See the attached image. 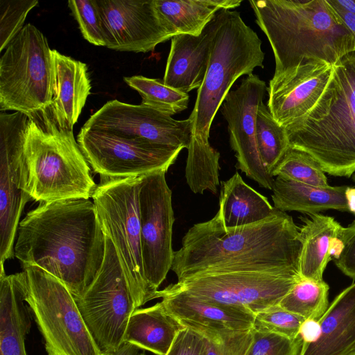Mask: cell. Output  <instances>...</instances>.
Returning <instances> with one entry per match:
<instances>
[{
    "label": "cell",
    "mask_w": 355,
    "mask_h": 355,
    "mask_svg": "<svg viewBox=\"0 0 355 355\" xmlns=\"http://www.w3.org/2000/svg\"><path fill=\"white\" fill-rule=\"evenodd\" d=\"M290 147L306 152L324 173H355V51L333 66L331 79L313 109L285 127Z\"/></svg>",
    "instance_id": "cell-4"
},
{
    "label": "cell",
    "mask_w": 355,
    "mask_h": 355,
    "mask_svg": "<svg viewBox=\"0 0 355 355\" xmlns=\"http://www.w3.org/2000/svg\"><path fill=\"white\" fill-rule=\"evenodd\" d=\"M23 269L15 274L16 282L42 336L47 355H105L65 285L39 267Z\"/></svg>",
    "instance_id": "cell-7"
},
{
    "label": "cell",
    "mask_w": 355,
    "mask_h": 355,
    "mask_svg": "<svg viewBox=\"0 0 355 355\" xmlns=\"http://www.w3.org/2000/svg\"><path fill=\"white\" fill-rule=\"evenodd\" d=\"M102 266L89 287L75 298L82 316L103 354L123 344L130 316L136 304L116 251L105 235Z\"/></svg>",
    "instance_id": "cell-10"
},
{
    "label": "cell",
    "mask_w": 355,
    "mask_h": 355,
    "mask_svg": "<svg viewBox=\"0 0 355 355\" xmlns=\"http://www.w3.org/2000/svg\"><path fill=\"white\" fill-rule=\"evenodd\" d=\"M161 298L166 311L183 327L243 331L252 329L254 314L234 306L200 300L187 292L166 286L158 290L153 300Z\"/></svg>",
    "instance_id": "cell-20"
},
{
    "label": "cell",
    "mask_w": 355,
    "mask_h": 355,
    "mask_svg": "<svg viewBox=\"0 0 355 355\" xmlns=\"http://www.w3.org/2000/svg\"><path fill=\"white\" fill-rule=\"evenodd\" d=\"M123 80L141 96V103L170 116L188 107V94L166 85L163 80L143 76L124 77Z\"/></svg>",
    "instance_id": "cell-32"
},
{
    "label": "cell",
    "mask_w": 355,
    "mask_h": 355,
    "mask_svg": "<svg viewBox=\"0 0 355 355\" xmlns=\"http://www.w3.org/2000/svg\"><path fill=\"white\" fill-rule=\"evenodd\" d=\"M166 173L157 171L141 176L139 192L144 273L154 295L171 270L175 254L172 191Z\"/></svg>",
    "instance_id": "cell-13"
},
{
    "label": "cell",
    "mask_w": 355,
    "mask_h": 355,
    "mask_svg": "<svg viewBox=\"0 0 355 355\" xmlns=\"http://www.w3.org/2000/svg\"><path fill=\"white\" fill-rule=\"evenodd\" d=\"M348 355H355V351L352 352V353L349 354Z\"/></svg>",
    "instance_id": "cell-47"
},
{
    "label": "cell",
    "mask_w": 355,
    "mask_h": 355,
    "mask_svg": "<svg viewBox=\"0 0 355 355\" xmlns=\"http://www.w3.org/2000/svg\"><path fill=\"white\" fill-rule=\"evenodd\" d=\"M53 96L51 106L60 122L73 128L90 94L85 63L52 50Z\"/></svg>",
    "instance_id": "cell-23"
},
{
    "label": "cell",
    "mask_w": 355,
    "mask_h": 355,
    "mask_svg": "<svg viewBox=\"0 0 355 355\" xmlns=\"http://www.w3.org/2000/svg\"><path fill=\"white\" fill-rule=\"evenodd\" d=\"M352 10L355 12V0L352 2Z\"/></svg>",
    "instance_id": "cell-45"
},
{
    "label": "cell",
    "mask_w": 355,
    "mask_h": 355,
    "mask_svg": "<svg viewBox=\"0 0 355 355\" xmlns=\"http://www.w3.org/2000/svg\"><path fill=\"white\" fill-rule=\"evenodd\" d=\"M203 340L205 355H245L252 340V329L223 330Z\"/></svg>",
    "instance_id": "cell-38"
},
{
    "label": "cell",
    "mask_w": 355,
    "mask_h": 355,
    "mask_svg": "<svg viewBox=\"0 0 355 355\" xmlns=\"http://www.w3.org/2000/svg\"><path fill=\"white\" fill-rule=\"evenodd\" d=\"M318 322V338L303 343L300 355H348L355 351V282L336 296Z\"/></svg>",
    "instance_id": "cell-21"
},
{
    "label": "cell",
    "mask_w": 355,
    "mask_h": 355,
    "mask_svg": "<svg viewBox=\"0 0 355 355\" xmlns=\"http://www.w3.org/2000/svg\"><path fill=\"white\" fill-rule=\"evenodd\" d=\"M265 81L252 73L226 95L221 113L227 123L230 144L235 153L236 168L267 189L272 190L274 178L266 168L256 140V117L266 96Z\"/></svg>",
    "instance_id": "cell-15"
},
{
    "label": "cell",
    "mask_w": 355,
    "mask_h": 355,
    "mask_svg": "<svg viewBox=\"0 0 355 355\" xmlns=\"http://www.w3.org/2000/svg\"><path fill=\"white\" fill-rule=\"evenodd\" d=\"M272 47L273 76L308 60L334 65L355 51V39L327 0H250Z\"/></svg>",
    "instance_id": "cell-3"
},
{
    "label": "cell",
    "mask_w": 355,
    "mask_h": 355,
    "mask_svg": "<svg viewBox=\"0 0 355 355\" xmlns=\"http://www.w3.org/2000/svg\"><path fill=\"white\" fill-rule=\"evenodd\" d=\"M166 355H205L203 338L187 329H182L178 334Z\"/></svg>",
    "instance_id": "cell-40"
},
{
    "label": "cell",
    "mask_w": 355,
    "mask_h": 355,
    "mask_svg": "<svg viewBox=\"0 0 355 355\" xmlns=\"http://www.w3.org/2000/svg\"><path fill=\"white\" fill-rule=\"evenodd\" d=\"M184 327L160 302L135 309L130 316L123 343L134 345L156 355H166Z\"/></svg>",
    "instance_id": "cell-25"
},
{
    "label": "cell",
    "mask_w": 355,
    "mask_h": 355,
    "mask_svg": "<svg viewBox=\"0 0 355 355\" xmlns=\"http://www.w3.org/2000/svg\"><path fill=\"white\" fill-rule=\"evenodd\" d=\"M333 66L308 60L273 76L267 90V107L274 119L286 127L310 112L324 92Z\"/></svg>",
    "instance_id": "cell-18"
},
{
    "label": "cell",
    "mask_w": 355,
    "mask_h": 355,
    "mask_svg": "<svg viewBox=\"0 0 355 355\" xmlns=\"http://www.w3.org/2000/svg\"><path fill=\"white\" fill-rule=\"evenodd\" d=\"M327 1L355 39V14L340 8L333 0Z\"/></svg>",
    "instance_id": "cell-42"
},
{
    "label": "cell",
    "mask_w": 355,
    "mask_h": 355,
    "mask_svg": "<svg viewBox=\"0 0 355 355\" xmlns=\"http://www.w3.org/2000/svg\"><path fill=\"white\" fill-rule=\"evenodd\" d=\"M141 355H146V354H144V353H142V354H141Z\"/></svg>",
    "instance_id": "cell-48"
},
{
    "label": "cell",
    "mask_w": 355,
    "mask_h": 355,
    "mask_svg": "<svg viewBox=\"0 0 355 355\" xmlns=\"http://www.w3.org/2000/svg\"><path fill=\"white\" fill-rule=\"evenodd\" d=\"M302 345L301 336L291 339L254 324L245 355H300Z\"/></svg>",
    "instance_id": "cell-34"
},
{
    "label": "cell",
    "mask_w": 355,
    "mask_h": 355,
    "mask_svg": "<svg viewBox=\"0 0 355 355\" xmlns=\"http://www.w3.org/2000/svg\"><path fill=\"white\" fill-rule=\"evenodd\" d=\"M241 3L240 0H153L157 15L171 37L198 36L219 11L236 8Z\"/></svg>",
    "instance_id": "cell-26"
},
{
    "label": "cell",
    "mask_w": 355,
    "mask_h": 355,
    "mask_svg": "<svg viewBox=\"0 0 355 355\" xmlns=\"http://www.w3.org/2000/svg\"><path fill=\"white\" fill-rule=\"evenodd\" d=\"M68 6L84 38L96 46H105L101 17L96 0H70Z\"/></svg>",
    "instance_id": "cell-36"
},
{
    "label": "cell",
    "mask_w": 355,
    "mask_h": 355,
    "mask_svg": "<svg viewBox=\"0 0 355 355\" xmlns=\"http://www.w3.org/2000/svg\"><path fill=\"white\" fill-rule=\"evenodd\" d=\"M302 248L299 227L284 211L277 209L266 220L236 227H225L217 211L186 232L171 270L178 282L239 272L300 279Z\"/></svg>",
    "instance_id": "cell-1"
},
{
    "label": "cell",
    "mask_w": 355,
    "mask_h": 355,
    "mask_svg": "<svg viewBox=\"0 0 355 355\" xmlns=\"http://www.w3.org/2000/svg\"><path fill=\"white\" fill-rule=\"evenodd\" d=\"M15 274L0 275V355H28L25 338L31 322Z\"/></svg>",
    "instance_id": "cell-28"
},
{
    "label": "cell",
    "mask_w": 355,
    "mask_h": 355,
    "mask_svg": "<svg viewBox=\"0 0 355 355\" xmlns=\"http://www.w3.org/2000/svg\"><path fill=\"white\" fill-rule=\"evenodd\" d=\"M186 182L194 193L216 194L219 185L220 153L200 138L193 136L187 148Z\"/></svg>",
    "instance_id": "cell-29"
},
{
    "label": "cell",
    "mask_w": 355,
    "mask_h": 355,
    "mask_svg": "<svg viewBox=\"0 0 355 355\" xmlns=\"http://www.w3.org/2000/svg\"><path fill=\"white\" fill-rule=\"evenodd\" d=\"M329 286L323 282L299 279L279 306L305 320L319 321L328 306Z\"/></svg>",
    "instance_id": "cell-30"
},
{
    "label": "cell",
    "mask_w": 355,
    "mask_h": 355,
    "mask_svg": "<svg viewBox=\"0 0 355 355\" xmlns=\"http://www.w3.org/2000/svg\"><path fill=\"white\" fill-rule=\"evenodd\" d=\"M254 325L291 339L300 336V327L305 320L302 317L286 311L278 305L254 314Z\"/></svg>",
    "instance_id": "cell-37"
},
{
    "label": "cell",
    "mask_w": 355,
    "mask_h": 355,
    "mask_svg": "<svg viewBox=\"0 0 355 355\" xmlns=\"http://www.w3.org/2000/svg\"><path fill=\"white\" fill-rule=\"evenodd\" d=\"M320 334V323L317 320H305L301 325L300 334L303 343L314 342Z\"/></svg>",
    "instance_id": "cell-41"
},
{
    "label": "cell",
    "mask_w": 355,
    "mask_h": 355,
    "mask_svg": "<svg viewBox=\"0 0 355 355\" xmlns=\"http://www.w3.org/2000/svg\"><path fill=\"white\" fill-rule=\"evenodd\" d=\"M83 127L187 149L193 137L192 124L189 119L176 120L143 104L133 105L118 100L107 101Z\"/></svg>",
    "instance_id": "cell-16"
},
{
    "label": "cell",
    "mask_w": 355,
    "mask_h": 355,
    "mask_svg": "<svg viewBox=\"0 0 355 355\" xmlns=\"http://www.w3.org/2000/svg\"><path fill=\"white\" fill-rule=\"evenodd\" d=\"M28 116L24 154L26 191L31 200L92 198L97 184L73 127L58 120L51 105Z\"/></svg>",
    "instance_id": "cell-5"
},
{
    "label": "cell",
    "mask_w": 355,
    "mask_h": 355,
    "mask_svg": "<svg viewBox=\"0 0 355 355\" xmlns=\"http://www.w3.org/2000/svg\"><path fill=\"white\" fill-rule=\"evenodd\" d=\"M267 272H239L177 282L168 288L200 300L247 309L254 314L278 305L300 279Z\"/></svg>",
    "instance_id": "cell-14"
},
{
    "label": "cell",
    "mask_w": 355,
    "mask_h": 355,
    "mask_svg": "<svg viewBox=\"0 0 355 355\" xmlns=\"http://www.w3.org/2000/svg\"><path fill=\"white\" fill-rule=\"evenodd\" d=\"M220 12L205 77L188 118L193 136L206 143H209L215 115L233 83L243 75L252 74L256 67L263 68L265 58L261 40L240 13L231 10Z\"/></svg>",
    "instance_id": "cell-6"
},
{
    "label": "cell",
    "mask_w": 355,
    "mask_h": 355,
    "mask_svg": "<svg viewBox=\"0 0 355 355\" xmlns=\"http://www.w3.org/2000/svg\"><path fill=\"white\" fill-rule=\"evenodd\" d=\"M77 141L95 173L116 178L167 172L183 149L84 127L77 136Z\"/></svg>",
    "instance_id": "cell-12"
},
{
    "label": "cell",
    "mask_w": 355,
    "mask_h": 355,
    "mask_svg": "<svg viewBox=\"0 0 355 355\" xmlns=\"http://www.w3.org/2000/svg\"><path fill=\"white\" fill-rule=\"evenodd\" d=\"M256 140L262 162L271 175L290 146L285 127L274 119L263 102L257 109Z\"/></svg>",
    "instance_id": "cell-31"
},
{
    "label": "cell",
    "mask_w": 355,
    "mask_h": 355,
    "mask_svg": "<svg viewBox=\"0 0 355 355\" xmlns=\"http://www.w3.org/2000/svg\"><path fill=\"white\" fill-rule=\"evenodd\" d=\"M220 11L205 27L201 34L173 35L168 56L164 83L188 94L198 89L205 77L214 37L218 28Z\"/></svg>",
    "instance_id": "cell-19"
},
{
    "label": "cell",
    "mask_w": 355,
    "mask_h": 355,
    "mask_svg": "<svg viewBox=\"0 0 355 355\" xmlns=\"http://www.w3.org/2000/svg\"><path fill=\"white\" fill-rule=\"evenodd\" d=\"M52 50L43 33L24 25L0 58V110L27 115L53 103Z\"/></svg>",
    "instance_id": "cell-9"
},
{
    "label": "cell",
    "mask_w": 355,
    "mask_h": 355,
    "mask_svg": "<svg viewBox=\"0 0 355 355\" xmlns=\"http://www.w3.org/2000/svg\"><path fill=\"white\" fill-rule=\"evenodd\" d=\"M38 4L36 0H0V51L23 28L31 9Z\"/></svg>",
    "instance_id": "cell-35"
},
{
    "label": "cell",
    "mask_w": 355,
    "mask_h": 355,
    "mask_svg": "<svg viewBox=\"0 0 355 355\" xmlns=\"http://www.w3.org/2000/svg\"><path fill=\"white\" fill-rule=\"evenodd\" d=\"M15 257L23 268L37 266L80 297L103 261L105 235L92 201L40 202L19 222Z\"/></svg>",
    "instance_id": "cell-2"
},
{
    "label": "cell",
    "mask_w": 355,
    "mask_h": 355,
    "mask_svg": "<svg viewBox=\"0 0 355 355\" xmlns=\"http://www.w3.org/2000/svg\"><path fill=\"white\" fill-rule=\"evenodd\" d=\"M352 180L355 182V173L352 175Z\"/></svg>",
    "instance_id": "cell-46"
},
{
    "label": "cell",
    "mask_w": 355,
    "mask_h": 355,
    "mask_svg": "<svg viewBox=\"0 0 355 355\" xmlns=\"http://www.w3.org/2000/svg\"><path fill=\"white\" fill-rule=\"evenodd\" d=\"M105 46L148 53L171 39L155 12L153 0H96Z\"/></svg>",
    "instance_id": "cell-17"
},
{
    "label": "cell",
    "mask_w": 355,
    "mask_h": 355,
    "mask_svg": "<svg viewBox=\"0 0 355 355\" xmlns=\"http://www.w3.org/2000/svg\"><path fill=\"white\" fill-rule=\"evenodd\" d=\"M299 227L302 243L300 259V276L323 282V272L331 259L340 251V234L343 227L334 218L318 213L301 217Z\"/></svg>",
    "instance_id": "cell-22"
},
{
    "label": "cell",
    "mask_w": 355,
    "mask_h": 355,
    "mask_svg": "<svg viewBox=\"0 0 355 355\" xmlns=\"http://www.w3.org/2000/svg\"><path fill=\"white\" fill-rule=\"evenodd\" d=\"M340 239L342 250L334 261L345 275L355 279V221L347 227H343Z\"/></svg>",
    "instance_id": "cell-39"
},
{
    "label": "cell",
    "mask_w": 355,
    "mask_h": 355,
    "mask_svg": "<svg viewBox=\"0 0 355 355\" xmlns=\"http://www.w3.org/2000/svg\"><path fill=\"white\" fill-rule=\"evenodd\" d=\"M220 184L218 211L227 227L261 222L272 216L277 210L267 198L245 183L238 172Z\"/></svg>",
    "instance_id": "cell-27"
},
{
    "label": "cell",
    "mask_w": 355,
    "mask_h": 355,
    "mask_svg": "<svg viewBox=\"0 0 355 355\" xmlns=\"http://www.w3.org/2000/svg\"><path fill=\"white\" fill-rule=\"evenodd\" d=\"M345 196L349 211L355 214V188L347 187Z\"/></svg>",
    "instance_id": "cell-44"
},
{
    "label": "cell",
    "mask_w": 355,
    "mask_h": 355,
    "mask_svg": "<svg viewBox=\"0 0 355 355\" xmlns=\"http://www.w3.org/2000/svg\"><path fill=\"white\" fill-rule=\"evenodd\" d=\"M271 176L313 186H329L318 162L306 152L290 146L272 171Z\"/></svg>",
    "instance_id": "cell-33"
},
{
    "label": "cell",
    "mask_w": 355,
    "mask_h": 355,
    "mask_svg": "<svg viewBox=\"0 0 355 355\" xmlns=\"http://www.w3.org/2000/svg\"><path fill=\"white\" fill-rule=\"evenodd\" d=\"M137 346L124 343L116 351L105 355H141L143 352Z\"/></svg>",
    "instance_id": "cell-43"
},
{
    "label": "cell",
    "mask_w": 355,
    "mask_h": 355,
    "mask_svg": "<svg viewBox=\"0 0 355 355\" xmlns=\"http://www.w3.org/2000/svg\"><path fill=\"white\" fill-rule=\"evenodd\" d=\"M141 177L100 175L92 197L104 234L116 251L137 309L153 300L154 295L143 268L139 205Z\"/></svg>",
    "instance_id": "cell-8"
},
{
    "label": "cell",
    "mask_w": 355,
    "mask_h": 355,
    "mask_svg": "<svg viewBox=\"0 0 355 355\" xmlns=\"http://www.w3.org/2000/svg\"><path fill=\"white\" fill-rule=\"evenodd\" d=\"M28 116L19 112L0 114V275L4 262L15 256L19 219L32 201L26 191L24 146Z\"/></svg>",
    "instance_id": "cell-11"
},
{
    "label": "cell",
    "mask_w": 355,
    "mask_h": 355,
    "mask_svg": "<svg viewBox=\"0 0 355 355\" xmlns=\"http://www.w3.org/2000/svg\"><path fill=\"white\" fill-rule=\"evenodd\" d=\"M347 186L318 187L287 180L274 179L272 200L274 207L311 214L328 209L349 211L345 191Z\"/></svg>",
    "instance_id": "cell-24"
}]
</instances>
